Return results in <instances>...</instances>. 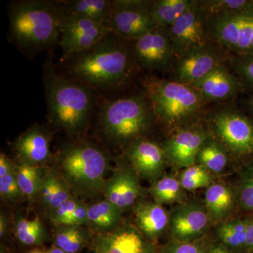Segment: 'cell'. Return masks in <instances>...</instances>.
I'll return each instance as SVG.
<instances>
[{
	"label": "cell",
	"mask_w": 253,
	"mask_h": 253,
	"mask_svg": "<svg viewBox=\"0 0 253 253\" xmlns=\"http://www.w3.org/2000/svg\"><path fill=\"white\" fill-rule=\"evenodd\" d=\"M63 60L65 76L97 94L122 89L139 69L132 42L123 40L113 32L90 49Z\"/></svg>",
	"instance_id": "6da1fadb"
},
{
	"label": "cell",
	"mask_w": 253,
	"mask_h": 253,
	"mask_svg": "<svg viewBox=\"0 0 253 253\" xmlns=\"http://www.w3.org/2000/svg\"><path fill=\"white\" fill-rule=\"evenodd\" d=\"M43 82L49 123L71 139H81L97 111V94L58 72L49 61L44 63Z\"/></svg>",
	"instance_id": "7a4b0ae2"
},
{
	"label": "cell",
	"mask_w": 253,
	"mask_h": 253,
	"mask_svg": "<svg viewBox=\"0 0 253 253\" xmlns=\"http://www.w3.org/2000/svg\"><path fill=\"white\" fill-rule=\"evenodd\" d=\"M66 14L60 1L18 0L10 4L8 40L33 58L59 42Z\"/></svg>",
	"instance_id": "3957f363"
},
{
	"label": "cell",
	"mask_w": 253,
	"mask_h": 253,
	"mask_svg": "<svg viewBox=\"0 0 253 253\" xmlns=\"http://www.w3.org/2000/svg\"><path fill=\"white\" fill-rule=\"evenodd\" d=\"M97 111V126L103 139L118 149H126L146 138L157 122L144 94L106 100Z\"/></svg>",
	"instance_id": "277c9868"
},
{
	"label": "cell",
	"mask_w": 253,
	"mask_h": 253,
	"mask_svg": "<svg viewBox=\"0 0 253 253\" xmlns=\"http://www.w3.org/2000/svg\"><path fill=\"white\" fill-rule=\"evenodd\" d=\"M56 160V169L73 196L87 199L103 194L109 158L99 146L81 138L71 139L61 146Z\"/></svg>",
	"instance_id": "5b68a950"
},
{
	"label": "cell",
	"mask_w": 253,
	"mask_h": 253,
	"mask_svg": "<svg viewBox=\"0 0 253 253\" xmlns=\"http://www.w3.org/2000/svg\"><path fill=\"white\" fill-rule=\"evenodd\" d=\"M142 85L156 121L171 133L199 123L208 102L194 86L156 76L145 78Z\"/></svg>",
	"instance_id": "8992f818"
},
{
	"label": "cell",
	"mask_w": 253,
	"mask_h": 253,
	"mask_svg": "<svg viewBox=\"0 0 253 253\" xmlns=\"http://www.w3.org/2000/svg\"><path fill=\"white\" fill-rule=\"evenodd\" d=\"M211 136L220 143L231 158L246 161L253 158V120L239 111L222 108L208 118Z\"/></svg>",
	"instance_id": "52a82bcc"
},
{
	"label": "cell",
	"mask_w": 253,
	"mask_h": 253,
	"mask_svg": "<svg viewBox=\"0 0 253 253\" xmlns=\"http://www.w3.org/2000/svg\"><path fill=\"white\" fill-rule=\"evenodd\" d=\"M208 36L228 54H253V6L244 11L208 14Z\"/></svg>",
	"instance_id": "ba28073f"
},
{
	"label": "cell",
	"mask_w": 253,
	"mask_h": 253,
	"mask_svg": "<svg viewBox=\"0 0 253 253\" xmlns=\"http://www.w3.org/2000/svg\"><path fill=\"white\" fill-rule=\"evenodd\" d=\"M155 1L113 0L110 30L126 41L134 42L158 27L151 16Z\"/></svg>",
	"instance_id": "9c48e42d"
},
{
	"label": "cell",
	"mask_w": 253,
	"mask_h": 253,
	"mask_svg": "<svg viewBox=\"0 0 253 253\" xmlns=\"http://www.w3.org/2000/svg\"><path fill=\"white\" fill-rule=\"evenodd\" d=\"M229 56L214 44L189 50L174 58L169 80L194 85L225 63Z\"/></svg>",
	"instance_id": "30bf717a"
},
{
	"label": "cell",
	"mask_w": 253,
	"mask_h": 253,
	"mask_svg": "<svg viewBox=\"0 0 253 253\" xmlns=\"http://www.w3.org/2000/svg\"><path fill=\"white\" fill-rule=\"evenodd\" d=\"M212 226L204 202L189 200L169 212V241L191 242L208 237Z\"/></svg>",
	"instance_id": "8fae6325"
},
{
	"label": "cell",
	"mask_w": 253,
	"mask_h": 253,
	"mask_svg": "<svg viewBox=\"0 0 253 253\" xmlns=\"http://www.w3.org/2000/svg\"><path fill=\"white\" fill-rule=\"evenodd\" d=\"M208 13L201 1L194 4L167 28L174 58L195 48L212 44L208 36Z\"/></svg>",
	"instance_id": "7c38bea8"
},
{
	"label": "cell",
	"mask_w": 253,
	"mask_h": 253,
	"mask_svg": "<svg viewBox=\"0 0 253 253\" xmlns=\"http://www.w3.org/2000/svg\"><path fill=\"white\" fill-rule=\"evenodd\" d=\"M108 25L82 16L66 15L60 31L58 44L63 58L89 49L107 36Z\"/></svg>",
	"instance_id": "4fadbf2b"
},
{
	"label": "cell",
	"mask_w": 253,
	"mask_h": 253,
	"mask_svg": "<svg viewBox=\"0 0 253 253\" xmlns=\"http://www.w3.org/2000/svg\"><path fill=\"white\" fill-rule=\"evenodd\" d=\"M210 136L208 128L199 123L170 133L162 144L168 164L177 169H184L196 164L198 154Z\"/></svg>",
	"instance_id": "5bb4252c"
},
{
	"label": "cell",
	"mask_w": 253,
	"mask_h": 253,
	"mask_svg": "<svg viewBox=\"0 0 253 253\" xmlns=\"http://www.w3.org/2000/svg\"><path fill=\"white\" fill-rule=\"evenodd\" d=\"M132 48L139 69L161 72L170 71L174 53L167 28L158 26L132 42Z\"/></svg>",
	"instance_id": "9a60e30c"
},
{
	"label": "cell",
	"mask_w": 253,
	"mask_h": 253,
	"mask_svg": "<svg viewBox=\"0 0 253 253\" xmlns=\"http://www.w3.org/2000/svg\"><path fill=\"white\" fill-rule=\"evenodd\" d=\"M159 247L126 221L111 232L97 234L92 241L95 253H160Z\"/></svg>",
	"instance_id": "2e32d148"
},
{
	"label": "cell",
	"mask_w": 253,
	"mask_h": 253,
	"mask_svg": "<svg viewBox=\"0 0 253 253\" xmlns=\"http://www.w3.org/2000/svg\"><path fill=\"white\" fill-rule=\"evenodd\" d=\"M125 154L128 164L139 177L151 184L162 177L168 165L162 144L146 138L133 142Z\"/></svg>",
	"instance_id": "e0dca14e"
},
{
	"label": "cell",
	"mask_w": 253,
	"mask_h": 253,
	"mask_svg": "<svg viewBox=\"0 0 253 253\" xmlns=\"http://www.w3.org/2000/svg\"><path fill=\"white\" fill-rule=\"evenodd\" d=\"M139 176L129 164L121 165L105 181V199L123 212L134 207L142 196Z\"/></svg>",
	"instance_id": "ac0fdd59"
},
{
	"label": "cell",
	"mask_w": 253,
	"mask_h": 253,
	"mask_svg": "<svg viewBox=\"0 0 253 253\" xmlns=\"http://www.w3.org/2000/svg\"><path fill=\"white\" fill-rule=\"evenodd\" d=\"M51 131L45 126L36 124L22 133L14 146L17 163L44 166L52 157Z\"/></svg>",
	"instance_id": "d6986e66"
},
{
	"label": "cell",
	"mask_w": 253,
	"mask_h": 253,
	"mask_svg": "<svg viewBox=\"0 0 253 253\" xmlns=\"http://www.w3.org/2000/svg\"><path fill=\"white\" fill-rule=\"evenodd\" d=\"M193 86L207 102H220L236 96L241 89V83L225 63H222Z\"/></svg>",
	"instance_id": "ffe728a7"
},
{
	"label": "cell",
	"mask_w": 253,
	"mask_h": 253,
	"mask_svg": "<svg viewBox=\"0 0 253 253\" xmlns=\"http://www.w3.org/2000/svg\"><path fill=\"white\" fill-rule=\"evenodd\" d=\"M135 226L147 239L157 243L168 234L169 212L154 201L139 199L134 206Z\"/></svg>",
	"instance_id": "44dd1931"
},
{
	"label": "cell",
	"mask_w": 253,
	"mask_h": 253,
	"mask_svg": "<svg viewBox=\"0 0 253 253\" xmlns=\"http://www.w3.org/2000/svg\"><path fill=\"white\" fill-rule=\"evenodd\" d=\"M204 204L212 226L231 219L238 209L235 186L222 181H213L206 188Z\"/></svg>",
	"instance_id": "7402d4cb"
},
{
	"label": "cell",
	"mask_w": 253,
	"mask_h": 253,
	"mask_svg": "<svg viewBox=\"0 0 253 253\" xmlns=\"http://www.w3.org/2000/svg\"><path fill=\"white\" fill-rule=\"evenodd\" d=\"M249 216L231 217L215 226L214 241L235 253L246 252Z\"/></svg>",
	"instance_id": "603a6c76"
},
{
	"label": "cell",
	"mask_w": 253,
	"mask_h": 253,
	"mask_svg": "<svg viewBox=\"0 0 253 253\" xmlns=\"http://www.w3.org/2000/svg\"><path fill=\"white\" fill-rule=\"evenodd\" d=\"M60 1L68 15L82 16L109 26L113 12V0H60Z\"/></svg>",
	"instance_id": "cb8c5ba5"
},
{
	"label": "cell",
	"mask_w": 253,
	"mask_h": 253,
	"mask_svg": "<svg viewBox=\"0 0 253 253\" xmlns=\"http://www.w3.org/2000/svg\"><path fill=\"white\" fill-rule=\"evenodd\" d=\"M122 214V211L107 200L95 203L88 207V226L97 234L111 232L123 222Z\"/></svg>",
	"instance_id": "d4e9b609"
},
{
	"label": "cell",
	"mask_w": 253,
	"mask_h": 253,
	"mask_svg": "<svg viewBox=\"0 0 253 253\" xmlns=\"http://www.w3.org/2000/svg\"><path fill=\"white\" fill-rule=\"evenodd\" d=\"M231 158L225 148L211 136L200 150L196 164L201 165L211 174H219L227 169Z\"/></svg>",
	"instance_id": "484cf974"
},
{
	"label": "cell",
	"mask_w": 253,
	"mask_h": 253,
	"mask_svg": "<svg viewBox=\"0 0 253 253\" xmlns=\"http://www.w3.org/2000/svg\"><path fill=\"white\" fill-rule=\"evenodd\" d=\"M149 191L154 202L162 206L177 205L188 200L179 178L173 175L163 176L151 184Z\"/></svg>",
	"instance_id": "4316f807"
},
{
	"label": "cell",
	"mask_w": 253,
	"mask_h": 253,
	"mask_svg": "<svg viewBox=\"0 0 253 253\" xmlns=\"http://www.w3.org/2000/svg\"><path fill=\"white\" fill-rule=\"evenodd\" d=\"M46 170L44 166L25 163H16L18 185L23 196L30 200L39 197Z\"/></svg>",
	"instance_id": "83f0119b"
},
{
	"label": "cell",
	"mask_w": 253,
	"mask_h": 253,
	"mask_svg": "<svg viewBox=\"0 0 253 253\" xmlns=\"http://www.w3.org/2000/svg\"><path fill=\"white\" fill-rule=\"evenodd\" d=\"M54 244L68 253H78L82 251L90 239L89 231L78 225L55 226Z\"/></svg>",
	"instance_id": "f1b7e54d"
},
{
	"label": "cell",
	"mask_w": 253,
	"mask_h": 253,
	"mask_svg": "<svg viewBox=\"0 0 253 253\" xmlns=\"http://www.w3.org/2000/svg\"><path fill=\"white\" fill-rule=\"evenodd\" d=\"M196 0H156L151 16L159 27L168 28L194 4Z\"/></svg>",
	"instance_id": "f546056e"
},
{
	"label": "cell",
	"mask_w": 253,
	"mask_h": 253,
	"mask_svg": "<svg viewBox=\"0 0 253 253\" xmlns=\"http://www.w3.org/2000/svg\"><path fill=\"white\" fill-rule=\"evenodd\" d=\"M238 209L253 212V158L243 163L235 186Z\"/></svg>",
	"instance_id": "4dcf8cb0"
},
{
	"label": "cell",
	"mask_w": 253,
	"mask_h": 253,
	"mask_svg": "<svg viewBox=\"0 0 253 253\" xmlns=\"http://www.w3.org/2000/svg\"><path fill=\"white\" fill-rule=\"evenodd\" d=\"M14 229L18 241L25 246H40L47 239L45 226L38 217L33 219L18 218Z\"/></svg>",
	"instance_id": "1f68e13d"
},
{
	"label": "cell",
	"mask_w": 253,
	"mask_h": 253,
	"mask_svg": "<svg viewBox=\"0 0 253 253\" xmlns=\"http://www.w3.org/2000/svg\"><path fill=\"white\" fill-rule=\"evenodd\" d=\"M181 186L186 191L207 188L214 181L212 174L199 164L184 168L179 176Z\"/></svg>",
	"instance_id": "d6a6232c"
},
{
	"label": "cell",
	"mask_w": 253,
	"mask_h": 253,
	"mask_svg": "<svg viewBox=\"0 0 253 253\" xmlns=\"http://www.w3.org/2000/svg\"><path fill=\"white\" fill-rule=\"evenodd\" d=\"M226 61L240 81L253 89V54H229Z\"/></svg>",
	"instance_id": "836d02e7"
},
{
	"label": "cell",
	"mask_w": 253,
	"mask_h": 253,
	"mask_svg": "<svg viewBox=\"0 0 253 253\" xmlns=\"http://www.w3.org/2000/svg\"><path fill=\"white\" fill-rule=\"evenodd\" d=\"M200 1L208 14L238 12L253 6V0H208Z\"/></svg>",
	"instance_id": "e575fe53"
},
{
	"label": "cell",
	"mask_w": 253,
	"mask_h": 253,
	"mask_svg": "<svg viewBox=\"0 0 253 253\" xmlns=\"http://www.w3.org/2000/svg\"><path fill=\"white\" fill-rule=\"evenodd\" d=\"M212 241L208 239L198 240L191 242L168 241L159 247L160 253H208Z\"/></svg>",
	"instance_id": "d590c367"
},
{
	"label": "cell",
	"mask_w": 253,
	"mask_h": 253,
	"mask_svg": "<svg viewBox=\"0 0 253 253\" xmlns=\"http://www.w3.org/2000/svg\"><path fill=\"white\" fill-rule=\"evenodd\" d=\"M23 194L18 185L16 169L7 175L0 177V196L6 201H15Z\"/></svg>",
	"instance_id": "8d00e7d4"
},
{
	"label": "cell",
	"mask_w": 253,
	"mask_h": 253,
	"mask_svg": "<svg viewBox=\"0 0 253 253\" xmlns=\"http://www.w3.org/2000/svg\"><path fill=\"white\" fill-rule=\"evenodd\" d=\"M81 200L73 196L66 202L61 204L59 208L49 213L50 219L55 226L62 225L65 219L68 217L77 207Z\"/></svg>",
	"instance_id": "74e56055"
},
{
	"label": "cell",
	"mask_w": 253,
	"mask_h": 253,
	"mask_svg": "<svg viewBox=\"0 0 253 253\" xmlns=\"http://www.w3.org/2000/svg\"><path fill=\"white\" fill-rule=\"evenodd\" d=\"M62 225H89L87 206L81 201L73 212L65 219Z\"/></svg>",
	"instance_id": "f35d334b"
},
{
	"label": "cell",
	"mask_w": 253,
	"mask_h": 253,
	"mask_svg": "<svg viewBox=\"0 0 253 253\" xmlns=\"http://www.w3.org/2000/svg\"><path fill=\"white\" fill-rule=\"evenodd\" d=\"M16 169V163L4 153L0 154V177L7 175Z\"/></svg>",
	"instance_id": "ab89813d"
},
{
	"label": "cell",
	"mask_w": 253,
	"mask_h": 253,
	"mask_svg": "<svg viewBox=\"0 0 253 253\" xmlns=\"http://www.w3.org/2000/svg\"><path fill=\"white\" fill-rule=\"evenodd\" d=\"M245 253H253V214L249 216L247 240H246V252Z\"/></svg>",
	"instance_id": "60d3db41"
},
{
	"label": "cell",
	"mask_w": 253,
	"mask_h": 253,
	"mask_svg": "<svg viewBox=\"0 0 253 253\" xmlns=\"http://www.w3.org/2000/svg\"><path fill=\"white\" fill-rule=\"evenodd\" d=\"M208 253H235L224 247L223 245L216 242L213 240L212 242L210 245Z\"/></svg>",
	"instance_id": "b9f144b4"
},
{
	"label": "cell",
	"mask_w": 253,
	"mask_h": 253,
	"mask_svg": "<svg viewBox=\"0 0 253 253\" xmlns=\"http://www.w3.org/2000/svg\"><path fill=\"white\" fill-rule=\"evenodd\" d=\"M7 226V219H6V216L1 213V216H0V237L1 239L4 238L6 235Z\"/></svg>",
	"instance_id": "7bdbcfd3"
},
{
	"label": "cell",
	"mask_w": 253,
	"mask_h": 253,
	"mask_svg": "<svg viewBox=\"0 0 253 253\" xmlns=\"http://www.w3.org/2000/svg\"><path fill=\"white\" fill-rule=\"evenodd\" d=\"M46 253H68L66 252V251H63V250L59 249L57 246H51V248L47 251H46Z\"/></svg>",
	"instance_id": "ee69618b"
},
{
	"label": "cell",
	"mask_w": 253,
	"mask_h": 253,
	"mask_svg": "<svg viewBox=\"0 0 253 253\" xmlns=\"http://www.w3.org/2000/svg\"><path fill=\"white\" fill-rule=\"evenodd\" d=\"M249 106L251 107V109L253 111V94L249 100Z\"/></svg>",
	"instance_id": "f6af8a7d"
},
{
	"label": "cell",
	"mask_w": 253,
	"mask_h": 253,
	"mask_svg": "<svg viewBox=\"0 0 253 253\" xmlns=\"http://www.w3.org/2000/svg\"><path fill=\"white\" fill-rule=\"evenodd\" d=\"M29 253H46V252H44V251H41V250L36 249L32 251L31 252Z\"/></svg>",
	"instance_id": "bcb514c9"
}]
</instances>
